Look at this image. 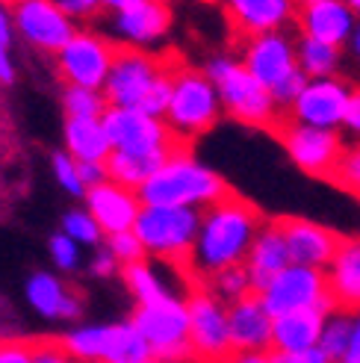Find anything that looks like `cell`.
I'll use <instances>...</instances> for the list:
<instances>
[{
    "instance_id": "cell-7",
    "label": "cell",
    "mask_w": 360,
    "mask_h": 363,
    "mask_svg": "<svg viewBox=\"0 0 360 363\" xmlns=\"http://www.w3.org/2000/svg\"><path fill=\"white\" fill-rule=\"evenodd\" d=\"M130 325L148 342L151 357L169 363H195L189 349V316L180 298L166 296L148 304H136Z\"/></svg>"
},
{
    "instance_id": "cell-21",
    "label": "cell",
    "mask_w": 360,
    "mask_h": 363,
    "mask_svg": "<svg viewBox=\"0 0 360 363\" xmlns=\"http://www.w3.org/2000/svg\"><path fill=\"white\" fill-rule=\"evenodd\" d=\"M227 334L233 352H269L272 346V316L257 293H245L227 307Z\"/></svg>"
},
{
    "instance_id": "cell-34",
    "label": "cell",
    "mask_w": 360,
    "mask_h": 363,
    "mask_svg": "<svg viewBox=\"0 0 360 363\" xmlns=\"http://www.w3.org/2000/svg\"><path fill=\"white\" fill-rule=\"evenodd\" d=\"M328 184H334L337 189H343L346 195H351L360 201V139H354L351 145L343 148Z\"/></svg>"
},
{
    "instance_id": "cell-5",
    "label": "cell",
    "mask_w": 360,
    "mask_h": 363,
    "mask_svg": "<svg viewBox=\"0 0 360 363\" xmlns=\"http://www.w3.org/2000/svg\"><path fill=\"white\" fill-rule=\"evenodd\" d=\"M222 118V104L215 86L204 68L189 65L184 57L171 71V98L163 116L166 127L184 142H195L198 136L210 133Z\"/></svg>"
},
{
    "instance_id": "cell-55",
    "label": "cell",
    "mask_w": 360,
    "mask_h": 363,
    "mask_svg": "<svg viewBox=\"0 0 360 363\" xmlns=\"http://www.w3.org/2000/svg\"><path fill=\"white\" fill-rule=\"evenodd\" d=\"M296 4H316V0H296Z\"/></svg>"
},
{
    "instance_id": "cell-31",
    "label": "cell",
    "mask_w": 360,
    "mask_h": 363,
    "mask_svg": "<svg viewBox=\"0 0 360 363\" xmlns=\"http://www.w3.org/2000/svg\"><path fill=\"white\" fill-rule=\"evenodd\" d=\"M121 278H124V284H128V289L133 293L136 304H148V301H157V298L171 296V293H166L163 281L157 278V272H154L151 263H145V260H136V263L121 266Z\"/></svg>"
},
{
    "instance_id": "cell-53",
    "label": "cell",
    "mask_w": 360,
    "mask_h": 363,
    "mask_svg": "<svg viewBox=\"0 0 360 363\" xmlns=\"http://www.w3.org/2000/svg\"><path fill=\"white\" fill-rule=\"evenodd\" d=\"M142 363H169V360H157V357H148V360H142Z\"/></svg>"
},
{
    "instance_id": "cell-35",
    "label": "cell",
    "mask_w": 360,
    "mask_h": 363,
    "mask_svg": "<svg viewBox=\"0 0 360 363\" xmlns=\"http://www.w3.org/2000/svg\"><path fill=\"white\" fill-rule=\"evenodd\" d=\"M62 233L74 240L77 245H80V242H83V245H101V242H103V230L98 228V222H95L86 210H71V213H65Z\"/></svg>"
},
{
    "instance_id": "cell-9",
    "label": "cell",
    "mask_w": 360,
    "mask_h": 363,
    "mask_svg": "<svg viewBox=\"0 0 360 363\" xmlns=\"http://www.w3.org/2000/svg\"><path fill=\"white\" fill-rule=\"evenodd\" d=\"M169 60L171 53H154L145 48L118 42L113 68L101 89L106 106H139L151 83L169 68Z\"/></svg>"
},
{
    "instance_id": "cell-44",
    "label": "cell",
    "mask_w": 360,
    "mask_h": 363,
    "mask_svg": "<svg viewBox=\"0 0 360 363\" xmlns=\"http://www.w3.org/2000/svg\"><path fill=\"white\" fill-rule=\"evenodd\" d=\"M77 174L83 180V186L89 189V186L101 184V180H106V166H103V162H77Z\"/></svg>"
},
{
    "instance_id": "cell-11",
    "label": "cell",
    "mask_w": 360,
    "mask_h": 363,
    "mask_svg": "<svg viewBox=\"0 0 360 363\" xmlns=\"http://www.w3.org/2000/svg\"><path fill=\"white\" fill-rule=\"evenodd\" d=\"M118 42L95 30H74V35L53 53L57 57V74L62 86H86L103 89L106 74L113 68Z\"/></svg>"
},
{
    "instance_id": "cell-48",
    "label": "cell",
    "mask_w": 360,
    "mask_h": 363,
    "mask_svg": "<svg viewBox=\"0 0 360 363\" xmlns=\"http://www.w3.org/2000/svg\"><path fill=\"white\" fill-rule=\"evenodd\" d=\"M12 33H15V24H12V12L9 6L0 4V45H12Z\"/></svg>"
},
{
    "instance_id": "cell-45",
    "label": "cell",
    "mask_w": 360,
    "mask_h": 363,
    "mask_svg": "<svg viewBox=\"0 0 360 363\" xmlns=\"http://www.w3.org/2000/svg\"><path fill=\"white\" fill-rule=\"evenodd\" d=\"M116 272H121L118 260H116L106 248L98 251V254H95V260H92V275H98V278H110V275H116Z\"/></svg>"
},
{
    "instance_id": "cell-17",
    "label": "cell",
    "mask_w": 360,
    "mask_h": 363,
    "mask_svg": "<svg viewBox=\"0 0 360 363\" xmlns=\"http://www.w3.org/2000/svg\"><path fill=\"white\" fill-rule=\"evenodd\" d=\"M296 0H222L230 39L237 45L263 33L286 30L296 18Z\"/></svg>"
},
{
    "instance_id": "cell-27",
    "label": "cell",
    "mask_w": 360,
    "mask_h": 363,
    "mask_svg": "<svg viewBox=\"0 0 360 363\" xmlns=\"http://www.w3.org/2000/svg\"><path fill=\"white\" fill-rule=\"evenodd\" d=\"M151 357L148 342L133 328L130 322L124 325H103L101 337V357L98 363H142Z\"/></svg>"
},
{
    "instance_id": "cell-16",
    "label": "cell",
    "mask_w": 360,
    "mask_h": 363,
    "mask_svg": "<svg viewBox=\"0 0 360 363\" xmlns=\"http://www.w3.org/2000/svg\"><path fill=\"white\" fill-rule=\"evenodd\" d=\"M272 222L286 242L290 263H296V266L325 269L334 260L339 240H343V233H337L319 222L301 219V216H275Z\"/></svg>"
},
{
    "instance_id": "cell-42",
    "label": "cell",
    "mask_w": 360,
    "mask_h": 363,
    "mask_svg": "<svg viewBox=\"0 0 360 363\" xmlns=\"http://www.w3.org/2000/svg\"><path fill=\"white\" fill-rule=\"evenodd\" d=\"M269 357H272V363H331L328 354L319 346L301 349V352H272L269 349Z\"/></svg>"
},
{
    "instance_id": "cell-39",
    "label": "cell",
    "mask_w": 360,
    "mask_h": 363,
    "mask_svg": "<svg viewBox=\"0 0 360 363\" xmlns=\"http://www.w3.org/2000/svg\"><path fill=\"white\" fill-rule=\"evenodd\" d=\"M74 24H92L103 15L101 0H53Z\"/></svg>"
},
{
    "instance_id": "cell-33",
    "label": "cell",
    "mask_w": 360,
    "mask_h": 363,
    "mask_svg": "<svg viewBox=\"0 0 360 363\" xmlns=\"http://www.w3.org/2000/svg\"><path fill=\"white\" fill-rule=\"evenodd\" d=\"M62 110L65 118H101L106 110V98L101 89L62 86Z\"/></svg>"
},
{
    "instance_id": "cell-46",
    "label": "cell",
    "mask_w": 360,
    "mask_h": 363,
    "mask_svg": "<svg viewBox=\"0 0 360 363\" xmlns=\"http://www.w3.org/2000/svg\"><path fill=\"white\" fill-rule=\"evenodd\" d=\"M15 83V65L9 57V48L0 45V86H12Z\"/></svg>"
},
{
    "instance_id": "cell-20",
    "label": "cell",
    "mask_w": 360,
    "mask_h": 363,
    "mask_svg": "<svg viewBox=\"0 0 360 363\" xmlns=\"http://www.w3.org/2000/svg\"><path fill=\"white\" fill-rule=\"evenodd\" d=\"M325 286L331 311L360 313V237H343L334 260L325 266Z\"/></svg>"
},
{
    "instance_id": "cell-22",
    "label": "cell",
    "mask_w": 360,
    "mask_h": 363,
    "mask_svg": "<svg viewBox=\"0 0 360 363\" xmlns=\"http://www.w3.org/2000/svg\"><path fill=\"white\" fill-rule=\"evenodd\" d=\"M171 27L169 0H139V4L113 12V33L124 45L148 48L157 45Z\"/></svg>"
},
{
    "instance_id": "cell-14",
    "label": "cell",
    "mask_w": 360,
    "mask_h": 363,
    "mask_svg": "<svg viewBox=\"0 0 360 363\" xmlns=\"http://www.w3.org/2000/svg\"><path fill=\"white\" fill-rule=\"evenodd\" d=\"M242 50V65L251 77H254L260 86H266L269 92L298 71L296 62V35L290 30H275V33H263L254 35V39H245L240 45Z\"/></svg>"
},
{
    "instance_id": "cell-10",
    "label": "cell",
    "mask_w": 360,
    "mask_h": 363,
    "mask_svg": "<svg viewBox=\"0 0 360 363\" xmlns=\"http://www.w3.org/2000/svg\"><path fill=\"white\" fill-rule=\"evenodd\" d=\"M189 316V349L195 363H227L233 357L227 334V311L204 284L192 286L186 298Z\"/></svg>"
},
{
    "instance_id": "cell-1",
    "label": "cell",
    "mask_w": 360,
    "mask_h": 363,
    "mask_svg": "<svg viewBox=\"0 0 360 363\" xmlns=\"http://www.w3.org/2000/svg\"><path fill=\"white\" fill-rule=\"evenodd\" d=\"M269 216L237 189H227L219 201L201 207L198 233L192 242V269L207 278L233 263H245V254Z\"/></svg>"
},
{
    "instance_id": "cell-4",
    "label": "cell",
    "mask_w": 360,
    "mask_h": 363,
    "mask_svg": "<svg viewBox=\"0 0 360 363\" xmlns=\"http://www.w3.org/2000/svg\"><path fill=\"white\" fill-rule=\"evenodd\" d=\"M207 77L215 86V95L222 104V116L237 121L242 127L272 133V127L283 116L266 86H260L245 71V65L233 57H215L207 62Z\"/></svg>"
},
{
    "instance_id": "cell-3",
    "label": "cell",
    "mask_w": 360,
    "mask_h": 363,
    "mask_svg": "<svg viewBox=\"0 0 360 363\" xmlns=\"http://www.w3.org/2000/svg\"><path fill=\"white\" fill-rule=\"evenodd\" d=\"M230 186L225 184L222 174L207 169L204 162H198L192 151H174L163 160L145 184L136 189L139 201L148 207H195L201 210L227 192Z\"/></svg>"
},
{
    "instance_id": "cell-40",
    "label": "cell",
    "mask_w": 360,
    "mask_h": 363,
    "mask_svg": "<svg viewBox=\"0 0 360 363\" xmlns=\"http://www.w3.org/2000/svg\"><path fill=\"white\" fill-rule=\"evenodd\" d=\"M50 257L60 269L71 272L77 269V260H80V251H77V242L65 237V233H57V237H50Z\"/></svg>"
},
{
    "instance_id": "cell-8",
    "label": "cell",
    "mask_w": 360,
    "mask_h": 363,
    "mask_svg": "<svg viewBox=\"0 0 360 363\" xmlns=\"http://www.w3.org/2000/svg\"><path fill=\"white\" fill-rule=\"evenodd\" d=\"M272 136L281 142L286 157L293 160V166L316 180H331V172L337 166L339 154L346 148V139L339 130H322V127H308L293 118L281 116L278 124L272 127Z\"/></svg>"
},
{
    "instance_id": "cell-29",
    "label": "cell",
    "mask_w": 360,
    "mask_h": 363,
    "mask_svg": "<svg viewBox=\"0 0 360 363\" xmlns=\"http://www.w3.org/2000/svg\"><path fill=\"white\" fill-rule=\"evenodd\" d=\"M166 157H139V154H124V151H110L103 160L106 166V180L121 184L128 189H139L145 180L163 166Z\"/></svg>"
},
{
    "instance_id": "cell-12",
    "label": "cell",
    "mask_w": 360,
    "mask_h": 363,
    "mask_svg": "<svg viewBox=\"0 0 360 363\" xmlns=\"http://www.w3.org/2000/svg\"><path fill=\"white\" fill-rule=\"evenodd\" d=\"M260 301L269 316H283L301 311V307H325L331 311L328 301V286H325V269L313 266H296L290 263L281 269L278 275L260 289Z\"/></svg>"
},
{
    "instance_id": "cell-32",
    "label": "cell",
    "mask_w": 360,
    "mask_h": 363,
    "mask_svg": "<svg viewBox=\"0 0 360 363\" xmlns=\"http://www.w3.org/2000/svg\"><path fill=\"white\" fill-rule=\"evenodd\" d=\"M351 331H354V316L331 311V313L325 316V325H322V334H319V342H316V346L328 354V360L337 363V360H343V357H346Z\"/></svg>"
},
{
    "instance_id": "cell-23",
    "label": "cell",
    "mask_w": 360,
    "mask_h": 363,
    "mask_svg": "<svg viewBox=\"0 0 360 363\" xmlns=\"http://www.w3.org/2000/svg\"><path fill=\"white\" fill-rule=\"evenodd\" d=\"M286 266H290L286 242L281 237V230L275 228V222L266 219L263 228L257 230L254 242H251L248 254H245V269H248V278H251V289L260 293V289Z\"/></svg>"
},
{
    "instance_id": "cell-50",
    "label": "cell",
    "mask_w": 360,
    "mask_h": 363,
    "mask_svg": "<svg viewBox=\"0 0 360 363\" xmlns=\"http://www.w3.org/2000/svg\"><path fill=\"white\" fill-rule=\"evenodd\" d=\"M343 53H349V57L360 65V21H357V27H354V33L349 35V42H346V48H343Z\"/></svg>"
},
{
    "instance_id": "cell-30",
    "label": "cell",
    "mask_w": 360,
    "mask_h": 363,
    "mask_svg": "<svg viewBox=\"0 0 360 363\" xmlns=\"http://www.w3.org/2000/svg\"><path fill=\"white\" fill-rule=\"evenodd\" d=\"M204 286H207L210 293L219 298L225 307H227L230 301L242 298L245 293H254V289H251V278H248L245 263H233V266H225V269H219V272H213V275L204 278Z\"/></svg>"
},
{
    "instance_id": "cell-51",
    "label": "cell",
    "mask_w": 360,
    "mask_h": 363,
    "mask_svg": "<svg viewBox=\"0 0 360 363\" xmlns=\"http://www.w3.org/2000/svg\"><path fill=\"white\" fill-rule=\"evenodd\" d=\"M133 4H139V0H101V6H103V12H121V9H128V6H133Z\"/></svg>"
},
{
    "instance_id": "cell-37",
    "label": "cell",
    "mask_w": 360,
    "mask_h": 363,
    "mask_svg": "<svg viewBox=\"0 0 360 363\" xmlns=\"http://www.w3.org/2000/svg\"><path fill=\"white\" fill-rule=\"evenodd\" d=\"M33 342V363H86L83 357L65 349L62 337H30Z\"/></svg>"
},
{
    "instance_id": "cell-47",
    "label": "cell",
    "mask_w": 360,
    "mask_h": 363,
    "mask_svg": "<svg viewBox=\"0 0 360 363\" xmlns=\"http://www.w3.org/2000/svg\"><path fill=\"white\" fill-rule=\"evenodd\" d=\"M339 363H360V313L354 316V331H351V340H349L346 357Z\"/></svg>"
},
{
    "instance_id": "cell-49",
    "label": "cell",
    "mask_w": 360,
    "mask_h": 363,
    "mask_svg": "<svg viewBox=\"0 0 360 363\" xmlns=\"http://www.w3.org/2000/svg\"><path fill=\"white\" fill-rule=\"evenodd\" d=\"M227 363H272L269 352H233Z\"/></svg>"
},
{
    "instance_id": "cell-24",
    "label": "cell",
    "mask_w": 360,
    "mask_h": 363,
    "mask_svg": "<svg viewBox=\"0 0 360 363\" xmlns=\"http://www.w3.org/2000/svg\"><path fill=\"white\" fill-rule=\"evenodd\" d=\"M331 311L325 307H301V311L283 313L272 319V352H301L319 342L322 325Z\"/></svg>"
},
{
    "instance_id": "cell-36",
    "label": "cell",
    "mask_w": 360,
    "mask_h": 363,
    "mask_svg": "<svg viewBox=\"0 0 360 363\" xmlns=\"http://www.w3.org/2000/svg\"><path fill=\"white\" fill-rule=\"evenodd\" d=\"M103 242H106V251H110L113 257L118 260V266H128V263H136V260H145L148 257L133 230L110 233V237H103Z\"/></svg>"
},
{
    "instance_id": "cell-15",
    "label": "cell",
    "mask_w": 360,
    "mask_h": 363,
    "mask_svg": "<svg viewBox=\"0 0 360 363\" xmlns=\"http://www.w3.org/2000/svg\"><path fill=\"white\" fill-rule=\"evenodd\" d=\"M9 12L15 30L42 53H57L77 30V24L53 0H15Z\"/></svg>"
},
{
    "instance_id": "cell-19",
    "label": "cell",
    "mask_w": 360,
    "mask_h": 363,
    "mask_svg": "<svg viewBox=\"0 0 360 363\" xmlns=\"http://www.w3.org/2000/svg\"><path fill=\"white\" fill-rule=\"evenodd\" d=\"M86 198V213L98 222V228L103 230V237L110 233H121V230H133L136 216L142 210V201L136 189H128L113 180H101V184L89 186L83 192Z\"/></svg>"
},
{
    "instance_id": "cell-6",
    "label": "cell",
    "mask_w": 360,
    "mask_h": 363,
    "mask_svg": "<svg viewBox=\"0 0 360 363\" xmlns=\"http://www.w3.org/2000/svg\"><path fill=\"white\" fill-rule=\"evenodd\" d=\"M101 124L113 151L139 154V157H169L174 151L189 148V142L174 136L163 118H154L136 110V106H106Z\"/></svg>"
},
{
    "instance_id": "cell-28",
    "label": "cell",
    "mask_w": 360,
    "mask_h": 363,
    "mask_svg": "<svg viewBox=\"0 0 360 363\" xmlns=\"http://www.w3.org/2000/svg\"><path fill=\"white\" fill-rule=\"evenodd\" d=\"M296 62L308 80L337 77L343 71V48L308 39V35H296Z\"/></svg>"
},
{
    "instance_id": "cell-25",
    "label": "cell",
    "mask_w": 360,
    "mask_h": 363,
    "mask_svg": "<svg viewBox=\"0 0 360 363\" xmlns=\"http://www.w3.org/2000/svg\"><path fill=\"white\" fill-rule=\"evenodd\" d=\"M27 298L42 316L53 319H77L83 313V298L47 272H35L27 281Z\"/></svg>"
},
{
    "instance_id": "cell-54",
    "label": "cell",
    "mask_w": 360,
    "mask_h": 363,
    "mask_svg": "<svg viewBox=\"0 0 360 363\" xmlns=\"http://www.w3.org/2000/svg\"><path fill=\"white\" fill-rule=\"evenodd\" d=\"M0 4H4V6H12V4H15V0H0Z\"/></svg>"
},
{
    "instance_id": "cell-13",
    "label": "cell",
    "mask_w": 360,
    "mask_h": 363,
    "mask_svg": "<svg viewBox=\"0 0 360 363\" xmlns=\"http://www.w3.org/2000/svg\"><path fill=\"white\" fill-rule=\"evenodd\" d=\"M351 83L346 77H319L308 80L298 98L290 104V110L283 116L293 118L298 124L308 127H322V130H339L346 116V104H349Z\"/></svg>"
},
{
    "instance_id": "cell-52",
    "label": "cell",
    "mask_w": 360,
    "mask_h": 363,
    "mask_svg": "<svg viewBox=\"0 0 360 363\" xmlns=\"http://www.w3.org/2000/svg\"><path fill=\"white\" fill-rule=\"evenodd\" d=\"M346 4H349V9H351L357 18H360V0H346Z\"/></svg>"
},
{
    "instance_id": "cell-38",
    "label": "cell",
    "mask_w": 360,
    "mask_h": 363,
    "mask_svg": "<svg viewBox=\"0 0 360 363\" xmlns=\"http://www.w3.org/2000/svg\"><path fill=\"white\" fill-rule=\"evenodd\" d=\"M50 162H53V174H57L60 186L65 192H71V195H83L86 192L83 180L77 174V162H74V157H71L68 151H57V154L50 157Z\"/></svg>"
},
{
    "instance_id": "cell-18",
    "label": "cell",
    "mask_w": 360,
    "mask_h": 363,
    "mask_svg": "<svg viewBox=\"0 0 360 363\" xmlns=\"http://www.w3.org/2000/svg\"><path fill=\"white\" fill-rule=\"evenodd\" d=\"M360 18L349 9L346 0H316V4H298L296 6V33L308 39L325 42L334 48H346L349 35L354 33Z\"/></svg>"
},
{
    "instance_id": "cell-2",
    "label": "cell",
    "mask_w": 360,
    "mask_h": 363,
    "mask_svg": "<svg viewBox=\"0 0 360 363\" xmlns=\"http://www.w3.org/2000/svg\"><path fill=\"white\" fill-rule=\"evenodd\" d=\"M201 210L195 207H148L142 204L133 233L139 237L148 257L171 266L180 281L186 284V293L192 286L204 284L192 269V242L198 233Z\"/></svg>"
},
{
    "instance_id": "cell-43",
    "label": "cell",
    "mask_w": 360,
    "mask_h": 363,
    "mask_svg": "<svg viewBox=\"0 0 360 363\" xmlns=\"http://www.w3.org/2000/svg\"><path fill=\"white\" fill-rule=\"evenodd\" d=\"M339 130H346L351 139H360V86H351L349 104H346V116H343Z\"/></svg>"
},
{
    "instance_id": "cell-41",
    "label": "cell",
    "mask_w": 360,
    "mask_h": 363,
    "mask_svg": "<svg viewBox=\"0 0 360 363\" xmlns=\"http://www.w3.org/2000/svg\"><path fill=\"white\" fill-rule=\"evenodd\" d=\"M0 363H33V342L24 340H0Z\"/></svg>"
},
{
    "instance_id": "cell-26",
    "label": "cell",
    "mask_w": 360,
    "mask_h": 363,
    "mask_svg": "<svg viewBox=\"0 0 360 363\" xmlns=\"http://www.w3.org/2000/svg\"><path fill=\"white\" fill-rule=\"evenodd\" d=\"M62 136L65 151L77 162H103L113 151L101 118H65Z\"/></svg>"
}]
</instances>
